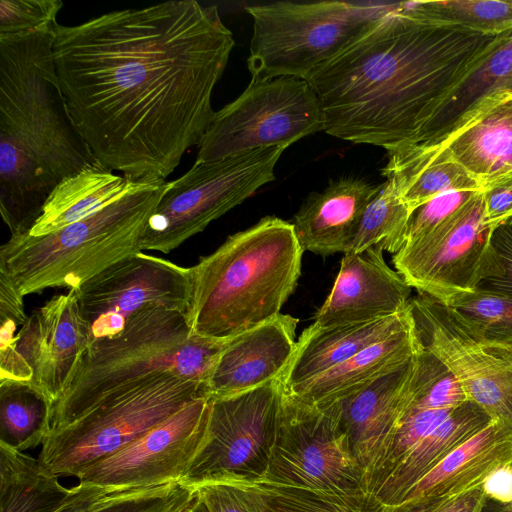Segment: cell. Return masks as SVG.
<instances>
[{"label":"cell","instance_id":"obj_1","mask_svg":"<svg viewBox=\"0 0 512 512\" xmlns=\"http://www.w3.org/2000/svg\"><path fill=\"white\" fill-rule=\"evenodd\" d=\"M54 32L69 112L97 161L132 181H166L215 114L235 45L217 7L168 1Z\"/></svg>","mask_w":512,"mask_h":512},{"label":"cell","instance_id":"obj_2","mask_svg":"<svg viewBox=\"0 0 512 512\" xmlns=\"http://www.w3.org/2000/svg\"><path fill=\"white\" fill-rule=\"evenodd\" d=\"M499 36L437 26L396 3L307 80L323 130L385 150L416 144L446 95Z\"/></svg>","mask_w":512,"mask_h":512},{"label":"cell","instance_id":"obj_3","mask_svg":"<svg viewBox=\"0 0 512 512\" xmlns=\"http://www.w3.org/2000/svg\"><path fill=\"white\" fill-rule=\"evenodd\" d=\"M54 25L0 36V212L11 236L31 231L63 179L99 163L69 112Z\"/></svg>","mask_w":512,"mask_h":512},{"label":"cell","instance_id":"obj_4","mask_svg":"<svg viewBox=\"0 0 512 512\" xmlns=\"http://www.w3.org/2000/svg\"><path fill=\"white\" fill-rule=\"evenodd\" d=\"M292 223L266 216L190 267L193 334L227 340L280 314L301 275Z\"/></svg>","mask_w":512,"mask_h":512},{"label":"cell","instance_id":"obj_5","mask_svg":"<svg viewBox=\"0 0 512 512\" xmlns=\"http://www.w3.org/2000/svg\"><path fill=\"white\" fill-rule=\"evenodd\" d=\"M227 340L192 333L186 313L148 307L118 335L92 341L53 408L52 429L66 425L162 373L208 380Z\"/></svg>","mask_w":512,"mask_h":512},{"label":"cell","instance_id":"obj_6","mask_svg":"<svg viewBox=\"0 0 512 512\" xmlns=\"http://www.w3.org/2000/svg\"><path fill=\"white\" fill-rule=\"evenodd\" d=\"M167 181H137L86 218L42 236H11L0 247V280L25 297L47 288L77 289L114 263L141 252L149 218Z\"/></svg>","mask_w":512,"mask_h":512},{"label":"cell","instance_id":"obj_7","mask_svg":"<svg viewBox=\"0 0 512 512\" xmlns=\"http://www.w3.org/2000/svg\"><path fill=\"white\" fill-rule=\"evenodd\" d=\"M394 6L345 1L246 6L253 20L247 59L252 79L295 77L307 81Z\"/></svg>","mask_w":512,"mask_h":512},{"label":"cell","instance_id":"obj_8","mask_svg":"<svg viewBox=\"0 0 512 512\" xmlns=\"http://www.w3.org/2000/svg\"><path fill=\"white\" fill-rule=\"evenodd\" d=\"M207 396L205 383L172 373L148 378L74 421L51 429L39 453L42 468L76 477L114 454L192 400Z\"/></svg>","mask_w":512,"mask_h":512},{"label":"cell","instance_id":"obj_9","mask_svg":"<svg viewBox=\"0 0 512 512\" xmlns=\"http://www.w3.org/2000/svg\"><path fill=\"white\" fill-rule=\"evenodd\" d=\"M285 147L197 162L168 187L149 218L141 251L170 253L275 179Z\"/></svg>","mask_w":512,"mask_h":512},{"label":"cell","instance_id":"obj_10","mask_svg":"<svg viewBox=\"0 0 512 512\" xmlns=\"http://www.w3.org/2000/svg\"><path fill=\"white\" fill-rule=\"evenodd\" d=\"M324 129L319 99L295 77L251 79L231 103L215 112L198 143L197 162L269 147H285Z\"/></svg>","mask_w":512,"mask_h":512},{"label":"cell","instance_id":"obj_11","mask_svg":"<svg viewBox=\"0 0 512 512\" xmlns=\"http://www.w3.org/2000/svg\"><path fill=\"white\" fill-rule=\"evenodd\" d=\"M281 379L244 393L211 399L203 442L181 483L265 478L283 403Z\"/></svg>","mask_w":512,"mask_h":512},{"label":"cell","instance_id":"obj_12","mask_svg":"<svg viewBox=\"0 0 512 512\" xmlns=\"http://www.w3.org/2000/svg\"><path fill=\"white\" fill-rule=\"evenodd\" d=\"M263 480L331 494L367 493L363 469L340 425L336 405H309L285 390Z\"/></svg>","mask_w":512,"mask_h":512},{"label":"cell","instance_id":"obj_13","mask_svg":"<svg viewBox=\"0 0 512 512\" xmlns=\"http://www.w3.org/2000/svg\"><path fill=\"white\" fill-rule=\"evenodd\" d=\"M420 341L457 378L468 400L492 419L512 422V343L493 341L443 302L421 292L410 299Z\"/></svg>","mask_w":512,"mask_h":512},{"label":"cell","instance_id":"obj_14","mask_svg":"<svg viewBox=\"0 0 512 512\" xmlns=\"http://www.w3.org/2000/svg\"><path fill=\"white\" fill-rule=\"evenodd\" d=\"M0 332V383L27 384L54 408L91 343L76 290L54 295L35 309L16 335Z\"/></svg>","mask_w":512,"mask_h":512},{"label":"cell","instance_id":"obj_15","mask_svg":"<svg viewBox=\"0 0 512 512\" xmlns=\"http://www.w3.org/2000/svg\"><path fill=\"white\" fill-rule=\"evenodd\" d=\"M483 190L426 236L393 255L396 271L411 288L443 303L472 292L487 277L492 260Z\"/></svg>","mask_w":512,"mask_h":512},{"label":"cell","instance_id":"obj_16","mask_svg":"<svg viewBox=\"0 0 512 512\" xmlns=\"http://www.w3.org/2000/svg\"><path fill=\"white\" fill-rule=\"evenodd\" d=\"M75 290L92 342L118 335L134 315L148 307L186 313L191 299L190 267L141 251Z\"/></svg>","mask_w":512,"mask_h":512},{"label":"cell","instance_id":"obj_17","mask_svg":"<svg viewBox=\"0 0 512 512\" xmlns=\"http://www.w3.org/2000/svg\"><path fill=\"white\" fill-rule=\"evenodd\" d=\"M211 399L200 396L121 450L84 469L79 482L109 492L181 482L205 437Z\"/></svg>","mask_w":512,"mask_h":512},{"label":"cell","instance_id":"obj_18","mask_svg":"<svg viewBox=\"0 0 512 512\" xmlns=\"http://www.w3.org/2000/svg\"><path fill=\"white\" fill-rule=\"evenodd\" d=\"M411 287L385 262L383 250L369 247L344 254L334 285L314 316L313 325L368 322L404 311Z\"/></svg>","mask_w":512,"mask_h":512},{"label":"cell","instance_id":"obj_19","mask_svg":"<svg viewBox=\"0 0 512 512\" xmlns=\"http://www.w3.org/2000/svg\"><path fill=\"white\" fill-rule=\"evenodd\" d=\"M298 321L280 313L228 339L205 383L207 396L227 398L281 379L296 348Z\"/></svg>","mask_w":512,"mask_h":512},{"label":"cell","instance_id":"obj_20","mask_svg":"<svg viewBox=\"0 0 512 512\" xmlns=\"http://www.w3.org/2000/svg\"><path fill=\"white\" fill-rule=\"evenodd\" d=\"M416 365L417 355L334 403L340 425L365 479L410 399Z\"/></svg>","mask_w":512,"mask_h":512},{"label":"cell","instance_id":"obj_21","mask_svg":"<svg viewBox=\"0 0 512 512\" xmlns=\"http://www.w3.org/2000/svg\"><path fill=\"white\" fill-rule=\"evenodd\" d=\"M511 463L512 422L493 419L421 478L393 512H411L480 486L493 471Z\"/></svg>","mask_w":512,"mask_h":512},{"label":"cell","instance_id":"obj_22","mask_svg":"<svg viewBox=\"0 0 512 512\" xmlns=\"http://www.w3.org/2000/svg\"><path fill=\"white\" fill-rule=\"evenodd\" d=\"M380 185L344 177L332 180L321 192H312L293 218L303 251L322 256L346 254L357 234L363 213Z\"/></svg>","mask_w":512,"mask_h":512},{"label":"cell","instance_id":"obj_23","mask_svg":"<svg viewBox=\"0 0 512 512\" xmlns=\"http://www.w3.org/2000/svg\"><path fill=\"white\" fill-rule=\"evenodd\" d=\"M427 148L459 163L483 189L511 176L512 92L487 99L441 143Z\"/></svg>","mask_w":512,"mask_h":512},{"label":"cell","instance_id":"obj_24","mask_svg":"<svg viewBox=\"0 0 512 512\" xmlns=\"http://www.w3.org/2000/svg\"><path fill=\"white\" fill-rule=\"evenodd\" d=\"M412 322L409 302V306L398 314L368 322L326 327L311 324L297 340L281 378L285 391L314 379Z\"/></svg>","mask_w":512,"mask_h":512},{"label":"cell","instance_id":"obj_25","mask_svg":"<svg viewBox=\"0 0 512 512\" xmlns=\"http://www.w3.org/2000/svg\"><path fill=\"white\" fill-rule=\"evenodd\" d=\"M423 349L413 322L300 386L285 391L314 406H328L363 389ZM285 390V389H284Z\"/></svg>","mask_w":512,"mask_h":512},{"label":"cell","instance_id":"obj_26","mask_svg":"<svg viewBox=\"0 0 512 512\" xmlns=\"http://www.w3.org/2000/svg\"><path fill=\"white\" fill-rule=\"evenodd\" d=\"M492 420L476 403L464 402L420 440L370 495L382 504L384 512H393L421 478Z\"/></svg>","mask_w":512,"mask_h":512},{"label":"cell","instance_id":"obj_27","mask_svg":"<svg viewBox=\"0 0 512 512\" xmlns=\"http://www.w3.org/2000/svg\"><path fill=\"white\" fill-rule=\"evenodd\" d=\"M512 92V32L501 34L467 74L451 89L416 144L441 143L487 99Z\"/></svg>","mask_w":512,"mask_h":512},{"label":"cell","instance_id":"obj_28","mask_svg":"<svg viewBox=\"0 0 512 512\" xmlns=\"http://www.w3.org/2000/svg\"><path fill=\"white\" fill-rule=\"evenodd\" d=\"M381 173L390 179L413 212L448 191H482L483 186L463 166L435 149L418 144L388 149Z\"/></svg>","mask_w":512,"mask_h":512},{"label":"cell","instance_id":"obj_29","mask_svg":"<svg viewBox=\"0 0 512 512\" xmlns=\"http://www.w3.org/2000/svg\"><path fill=\"white\" fill-rule=\"evenodd\" d=\"M136 182L100 163L85 168L54 188L28 234L46 235L82 220L116 200Z\"/></svg>","mask_w":512,"mask_h":512},{"label":"cell","instance_id":"obj_30","mask_svg":"<svg viewBox=\"0 0 512 512\" xmlns=\"http://www.w3.org/2000/svg\"><path fill=\"white\" fill-rule=\"evenodd\" d=\"M34 458L0 444V512H57L71 488Z\"/></svg>","mask_w":512,"mask_h":512},{"label":"cell","instance_id":"obj_31","mask_svg":"<svg viewBox=\"0 0 512 512\" xmlns=\"http://www.w3.org/2000/svg\"><path fill=\"white\" fill-rule=\"evenodd\" d=\"M53 404L23 383H0V444L20 452L42 446L52 429Z\"/></svg>","mask_w":512,"mask_h":512},{"label":"cell","instance_id":"obj_32","mask_svg":"<svg viewBox=\"0 0 512 512\" xmlns=\"http://www.w3.org/2000/svg\"><path fill=\"white\" fill-rule=\"evenodd\" d=\"M403 5L417 18L445 28L486 36L512 32V1L432 0Z\"/></svg>","mask_w":512,"mask_h":512},{"label":"cell","instance_id":"obj_33","mask_svg":"<svg viewBox=\"0 0 512 512\" xmlns=\"http://www.w3.org/2000/svg\"><path fill=\"white\" fill-rule=\"evenodd\" d=\"M411 214L394 183L386 179L367 205L347 253H358L372 246L397 253L405 244Z\"/></svg>","mask_w":512,"mask_h":512},{"label":"cell","instance_id":"obj_34","mask_svg":"<svg viewBox=\"0 0 512 512\" xmlns=\"http://www.w3.org/2000/svg\"><path fill=\"white\" fill-rule=\"evenodd\" d=\"M267 494V512H384L368 493L331 494L258 481Z\"/></svg>","mask_w":512,"mask_h":512},{"label":"cell","instance_id":"obj_35","mask_svg":"<svg viewBox=\"0 0 512 512\" xmlns=\"http://www.w3.org/2000/svg\"><path fill=\"white\" fill-rule=\"evenodd\" d=\"M196 497L181 482L111 493L83 512H182Z\"/></svg>","mask_w":512,"mask_h":512},{"label":"cell","instance_id":"obj_36","mask_svg":"<svg viewBox=\"0 0 512 512\" xmlns=\"http://www.w3.org/2000/svg\"><path fill=\"white\" fill-rule=\"evenodd\" d=\"M444 304L474 324L486 338L512 343V297L477 288Z\"/></svg>","mask_w":512,"mask_h":512},{"label":"cell","instance_id":"obj_37","mask_svg":"<svg viewBox=\"0 0 512 512\" xmlns=\"http://www.w3.org/2000/svg\"><path fill=\"white\" fill-rule=\"evenodd\" d=\"M193 488L208 512H267V494L259 482L217 480Z\"/></svg>","mask_w":512,"mask_h":512},{"label":"cell","instance_id":"obj_38","mask_svg":"<svg viewBox=\"0 0 512 512\" xmlns=\"http://www.w3.org/2000/svg\"><path fill=\"white\" fill-rule=\"evenodd\" d=\"M60 0H1L0 36L27 33L57 23Z\"/></svg>","mask_w":512,"mask_h":512},{"label":"cell","instance_id":"obj_39","mask_svg":"<svg viewBox=\"0 0 512 512\" xmlns=\"http://www.w3.org/2000/svg\"><path fill=\"white\" fill-rule=\"evenodd\" d=\"M479 191L441 193L414 210L410 216L405 243L418 240L459 211Z\"/></svg>","mask_w":512,"mask_h":512},{"label":"cell","instance_id":"obj_40","mask_svg":"<svg viewBox=\"0 0 512 512\" xmlns=\"http://www.w3.org/2000/svg\"><path fill=\"white\" fill-rule=\"evenodd\" d=\"M490 248V271L477 288L512 297V218L493 229Z\"/></svg>","mask_w":512,"mask_h":512},{"label":"cell","instance_id":"obj_41","mask_svg":"<svg viewBox=\"0 0 512 512\" xmlns=\"http://www.w3.org/2000/svg\"><path fill=\"white\" fill-rule=\"evenodd\" d=\"M483 196L484 219L491 228L512 218V175L485 186Z\"/></svg>","mask_w":512,"mask_h":512},{"label":"cell","instance_id":"obj_42","mask_svg":"<svg viewBox=\"0 0 512 512\" xmlns=\"http://www.w3.org/2000/svg\"><path fill=\"white\" fill-rule=\"evenodd\" d=\"M487 496L482 485L428 503L424 512H482Z\"/></svg>","mask_w":512,"mask_h":512},{"label":"cell","instance_id":"obj_43","mask_svg":"<svg viewBox=\"0 0 512 512\" xmlns=\"http://www.w3.org/2000/svg\"><path fill=\"white\" fill-rule=\"evenodd\" d=\"M482 488L489 500L508 504L512 502V463L502 466L485 479Z\"/></svg>","mask_w":512,"mask_h":512},{"label":"cell","instance_id":"obj_44","mask_svg":"<svg viewBox=\"0 0 512 512\" xmlns=\"http://www.w3.org/2000/svg\"><path fill=\"white\" fill-rule=\"evenodd\" d=\"M486 506H488V512H512V502L508 504H501L487 499Z\"/></svg>","mask_w":512,"mask_h":512},{"label":"cell","instance_id":"obj_45","mask_svg":"<svg viewBox=\"0 0 512 512\" xmlns=\"http://www.w3.org/2000/svg\"><path fill=\"white\" fill-rule=\"evenodd\" d=\"M182 512H208V511L196 495V497L190 503V505L187 508H185Z\"/></svg>","mask_w":512,"mask_h":512},{"label":"cell","instance_id":"obj_46","mask_svg":"<svg viewBox=\"0 0 512 512\" xmlns=\"http://www.w3.org/2000/svg\"><path fill=\"white\" fill-rule=\"evenodd\" d=\"M427 504L426 505H423V506H420L414 510H412L411 512H424L425 511V508H426Z\"/></svg>","mask_w":512,"mask_h":512}]
</instances>
